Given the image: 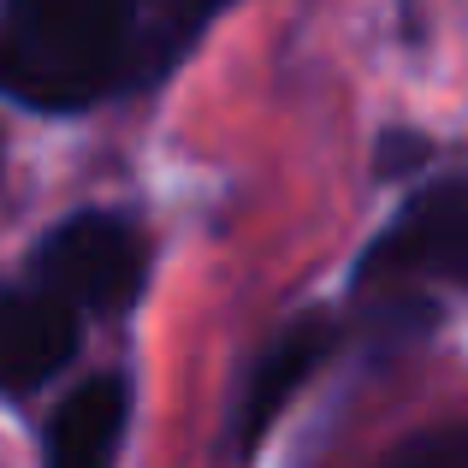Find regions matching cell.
Wrapping results in <instances>:
<instances>
[{
	"mask_svg": "<svg viewBox=\"0 0 468 468\" xmlns=\"http://www.w3.org/2000/svg\"><path fill=\"white\" fill-rule=\"evenodd\" d=\"M154 71V0H12L6 6V90L36 113H78Z\"/></svg>",
	"mask_w": 468,
	"mask_h": 468,
	"instance_id": "cell-1",
	"label": "cell"
},
{
	"mask_svg": "<svg viewBox=\"0 0 468 468\" xmlns=\"http://www.w3.org/2000/svg\"><path fill=\"white\" fill-rule=\"evenodd\" d=\"M36 285L66 297L78 314H119L143 291V243L113 214H71L36 255Z\"/></svg>",
	"mask_w": 468,
	"mask_h": 468,
	"instance_id": "cell-2",
	"label": "cell"
},
{
	"mask_svg": "<svg viewBox=\"0 0 468 468\" xmlns=\"http://www.w3.org/2000/svg\"><path fill=\"white\" fill-rule=\"evenodd\" d=\"M367 279H445L468 291V178L427 184L403 202V214L379 231V243L362 261Z\"/></svg>",
	"mask_w": 468,
	"mask_h": 468,
	"instance_id": "cell-3",
	"label": "cell"
},
{
	"mask_svg": "<svg viewBox=\"0 0 468 468\" xmlns=\"http://www.w3.org/2000/svg\"><path fill=\"white\" fill-rule=\"evenodd\" d=\"M78 356V309L66 297H54L48 285H18L0 309V374H6V391L24 398V391L48 386L59 367Z\"/></svg>",
	"mask_w": 468,
	"mask_h": 468,
	"instance_id": "cell-4",
	"label": "cell"
},
{
	"mask_svg": "<svg viewBox=\"0 0 468 468\" xmlns=\"http://www.w3.org/2000/svg\"><path fill=\"white\" fill-rule=\"evenodd\" d=\"M131 421V386L119 374H95L59 403L48 427V468H113Z\"/></svg>",
	"mask_w": 468,
	"mask_h": 468,
	"instance_id": "cell-5",
	"label": "cell"
},
{
	"mask_svg": "<svg viewBox=\"0 0 468 468\" xmlns=\"http://www.w3.org/2000/svg\"><path fill=\"white\" fill-rule=\"evenodd\" d=\"M326 350H332V326H326V320H303V326H291L285 338H279L273 350L255 362L250 391H243V410H238L243 445H255V439H261L267 427L285 415V403L309 386V374L326 362Z\"/></svg>",
	"mask_w": 468,
	"mask_h": 468,
	"instance_id": "cell-6",
	"label": "cell"
},
{
	"mask_svg": "<svg viewBox=\"0 0 468 468\" xmlns=\"http://www.w3.org/2000/svg\"><path fill=\"white\" fill-rule=\"evenodd\" d=\"M379 468H468V421H445L398 445Z\"/></svg>",
	"mask_w": 468,
	"mask_h": 468,
	"instance_id": "cell-7",
	"label": "cell"
},
{
	"mask_svg": "<svg viewBox=\"0 0 468 468\" xmlns=\"http://www.w3.org/2000/svg\"><path fill=\"white\" fill-rule=\"evenodd\" d=\"M226 6V0H154V24H160V66H172V59L184 54V48L196 42V30H202L214 12Z\"/></svg>",
	"mask_w": 468,
	"mask_h": 468,
	"instance_id": "cell-8",
	"label": "cell"
}]
</instances>
